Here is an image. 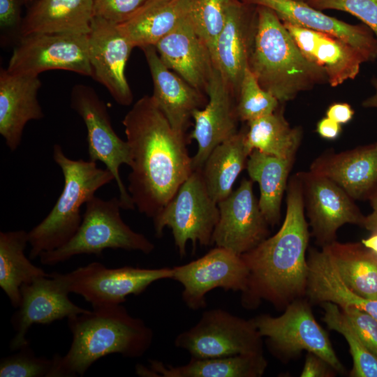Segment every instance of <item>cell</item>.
Segmentation results:
<instances>
[{
    "instance_id": "obj_1",
    "label": "cell",
    "mask_w": 377,
    "mask_h": 377,
    "mask_svg": "<svg viewBox=\"0 0 377 377\" xmlns=\"http://www.w3.org/2000/svg\"><path fill=\"white\" fill-rule=\"evenodd\" d=\"M122 124L130 147L128 191L139 212L152 219L193 171L186 147L151 96L138 100Z\"/></svg>"
},
{
    "instance_id": "obj_2",
    "label": "cell",
    "mask_w": 377,
    "mask_h": 377,
    "mask_svg": "<svg viewBox=\"0 0 377 377\" xmlns=\"http://www.w3.org/2000/svg\"><path fill=\"white\" fill-rule=\"evenodd\" d=\"M286 190V212L280 229L241 256L249 269L241 296L245 309H256L266 301L284 310L294 300L306 297L310 234L299 173L290 178Z\"/></svg>"
},
{
    "instance_id": "obj_3",
    "label": "cell",
    "mask_w": 377,
    "mask_h": 377,
    "mask_svg": "<svg viewBox=\"0 0 377 377\" xmlns=\"http://www.w3.org/2000/svg\"><path fill=\"white\" fill-rule=\"evenodd\" d=\"M67 319L72 342L64 355L52 357L50 377L83 376L96 361L110 354L140 357L153 341L152 330L121 304L92 307Z\"/></svg>"
},
{
    "instance_id": "obj_4",
    "label": "cell",
    "mask_w": 377,
    "mask_h": 377,
    "mask_svg": "<svg viewBox=\"0 0 377 377\" xmlns=\"http://www.w3.org/2000/svg\"><path fill=\"white\" fill-rule=\"evenodd\" d=\"M255 8L248 68L260 85L284 103L327 82L325 71L304 56L276 13L265 6Z\"/></svg>"
},
{
    "instance_id": "obj_5",
    "label": "cell",
    "mask_w": 377,
    "mask_h": 377,
    "mask_svg": "<svg viewBox=\"0 0 377 377\" xmlns=\"http://www.w3.org/2000/svg\"><path fill=\"white\" fill-rule=\"evenodd\" d=\"M52 157L61 170L64 187L50 213L28 232L31 260L68 242L82 222L81 207L100 188L114 180L107 168H98L95 161L67 157L58 144L53 146Z\"/></svg>"
},
{
    "instance_id": "obj_6",
    "label": "cell",
    "mask_w": 377,
    "mask_h": 377,
    "mask_svg": "<svg viewBox=\"0 0 377 377\" xmlns=\"http://www.w3.org/2000/svg\"><path fill=\"white\" fill-rule=\"evenodd\" d=\"M117 197L103 200L94 195L85 204L82 222L73 237L59 248L42 253L40 263L54 265L80 254L100 256L107 249L151 253L154 244L123 221Z\"/></svg>"
},
{
    "instance_id": "obj_7",
    "label": "cell",
    "mask_w": 377,
    "mask_h": 377,
    "mask_svg": "<svg viewBox=\"0 0 377 377\" xmlns=\"http://www.w3.org/2000/svg\"><path fill=\"white\" fill-rule=\"evenodd\" d=\"M270 352L281 361L296 357L304 350L313 353L339 374L345 369L333 349L327 332L316 321L306 297L289 304L279 316L261 314L252 318Z\"/></svg>"
},
{
    "instance_id": "obj_8",
    "label": "cell",
    "mask_w": 377,
    "mask_h": 377,
    "mask_svg": "<svg viewBox=\"0 0 377 377\" xmlns=\"http://www.w3.org/2000/svg\"><path fill=\"white\" fill-rule=\"evenodd\" d=\"M219 218L218 203L209 195L201 170H195L153 219L155 235L161 237L165 227L170 228L175 246L183 258L189 241L193 251L197 243L204 246L212 245Z\"/></svg>"
},
{
    "instance_id": "obj_9",
    "label": "cell",
    "mask_w": 377,
    "mask_h": 377,
    "mask_svg": "<svg viewBox=\"0 0 377 377\" xmlns=\"http://www.w3.org/2000/svg\"><path fill=\"white\" fill-rule=\"evenodd\" d=\"M263 339L253 319L213 309L203 312L199 321L179 334L174 343L193 357L211 358L263 353Z\"/></svg>"
},
{
    "instance_id": "obj_10",
    "label": "cell",
    "mask_w": 377,
    "mask_h": 377,
    "mask_svg": "<svg viewBox=\"0 0 377 377\" xmlns=\"http://www.w3.org/2000/svg\"><path fill=\"white\" fill-rule=\"evenodd\" d=\"M57 274L70 293L82 296L92 307H96L121 304L128 295L142 293L154 282L172 279V268H109L92 262Z\"/></svg>"
},
{
    "instance_id": "obj_11",
    "label": "cell",
    "mask_w": 377,
    "mask_h": 377,
    "mask_svg": "<svg viewBox=\"0 0 377 377\" xmlns=\"http://www.w3.org/2000/svg\"><path fill=\"white\" fill-rule=\"evenodd\" d=\"M71 106L85 124L89 160L103 163L113 175L121 209H134L133 201L119 175L121 165H131L130 147L114 131L105 104L94 89L77 84L71 91Z\"/></svg>"
},
{
    "instance_id": "obj_12",
    "label": "cell",
    "mask_w": 377,
    "mask_h": 377,
    "mask_svg": "<svg viewBox=\"0 0 377 377\" xmlns=\"http://www.w3.org/2000/svg\"><path fill=\"white\" fill-rule=\"evenodd\" d=\"M6 69L37 75L46 71L64 70L92 77L88 34L40 33L22 36Z\"/></svg>"
},
{
    "instance_id": "obj_13",
    "label": "cell",
    "mask_w": 377,
    "mask_h": 377,
    "mask_svg": "<svg viewBox=\"0 0 377 377\" xmlns=\"http://www.w3.org/2000/svg\"><path fill=\"white\" fill-rule=\"evenodd\" d=\"M172 268V279L182 285V300L192 310L206 307V295L214 288L244 292L249 277L241 256L218 246L195 260Z\"/></svg>"
},
{
    "instance_id": "obj_14",
    "label": "cell",
    "mask_w": 377,
    "mask_h": 377,
    "mask_svg": "<svg viewBox=\"0 0 377 377\" xmlns=\"http://www.w3.org/2000/svg\"><path fill=\"white\" fill-rule=\"evenodd\" d=\"M253 182L243 179L237 188L218 202L219 218L212 245L242 256L269 237V225L253 193Z\"/></svg>"
},
{
    "instance_id": "obj_15",
    "label": "cell",
    "mask_w": 377,
    "mask_h": 377,
    "mask_svg": "<svg viewBox=\"0 0 377 377\" xmlns=\"http://www.w3.org/2000/svg\"><path fill=\"white\" fill-rule=\"evenodd\" d=\"M298 173L309 226L319 245L323 247L335 241L337 230L344 224L362 227L365 216L338 184L310 170Z\"/></svg>"
},
{
    "instance_id": "obj_16",
    "label": "cell",
    "mask_w": 377,
    "mask_h": 377,
    "mask_svg": "<svg viewBox=\"0 0 377 377\" xmlns=\"http://www.w3.org/2000/svg\"><path fill=\"white\" fill-rule=\"evenodd\" d=\"M20 293V304L11 318L15 331L9 344L12 350L29 344L27 334L34 324L48 325L88 311L70 300V293L57 272L47 273L23 284Z\"/></svg>"
},
{
    "instance_id": "obj_17",
    "label": "cell",
    "mask_w": 377,
    "mask_h": 377,
    "mask_svg": "<svg viewBox=\"0 0 377 377\" xmlns=\"http://www.w3.org/2000/svg\"><path fill=\"white\" fill-rule=\"evenodd\" d=\"M134 46L119 24L94 16L88 34L89 59L92 77L103 85L115 101L130 105L133 94L125 70Z\"/></svg>"
},
{
    "instance_id": "obj_18",
    "label": "cell",
    "mask_w": 377,
    "mask_h": 377,
    "mask_svg": "<svg viewBox=\"0 0 377 377\" xmlns=\"http://www.w3.org/2000/svg\"><path fill=\"white\" fill-rule=\"evenodd\" d=\"M208 101L193 114L194 128L188 139L198 145L193 170H200L211 151L238 132L236 98L215 66L206 91Z\"/></svg>"
},
{
    "instance_id": "obj_19",
    "label": "cell",
    "mask_w": 377,
    "mask_h": 377,
    "mask_svg": "<svg viewBox=\"0 0 377 377\" xmlns=\"http://www.w3.org/2000/svg\"><path fill=\"white\" fill-rule=\"evenodd\" d=\"M154 47L168 68L206 94L216 65L209 47L188 15Z\"/></svg>"
},
{
    "instance_id": "obj_20",
    "label": "cell",
    "mask_w": 377,
    "mask_h": 377,
    "mask_svg": "<svg viewBox=\"0 0 377 377\" xmlns=\"http://www.w3.org/2000/svg\"><path fill=\"white\" fill-rule=\"evenodd\" d=\"M251 6L270 8L282 22L334 36L357 50L366 62L377 59V39L365 24H351L325 15L296 0H242Z\"/></svg>"
},
{
    "instance_id": "obj_21",
    "label": "cell",
    "mask_w": 377,
    "mask_h": 377,
    "mask_svg": "<svg viewBox=\"0 0 377 377\" xmlns=\"http://www.w3.org/2000/svg\"><path fill=\"white\" fill-rule=\"evenodd\" d=\"M142 50L152 78V98L172 128L186 137L193 114L205 107L208 101L207 95L168 68L154 46H147Z\"/></svg>"
},
{
    "instance_id": "obj_22",
    "label": "cell",
    "mask_w": 377,
    "mask_h": 377,
    "mask_svg": "<svg viewBox=\"0 0 377 377\" xmlns=\"http://www.w3.org/2000/svg\"><path fill=\"white\" fill-rule=\"evenodd\" d=\"M41 82L37 75L0 73V134L11 151L20 145L26 124L44 117L38 99Z\"/></svg>"
},
{
    "instance_id": "obj_23",
    "label": "cell",
    "mask_w": 377,
    "mask_h": 377,
    "mask_svg": "<svg viewBox=\"0 0 377 377\" xmlns=\"http://www.w3.org/2000/svg\"><path fill=\"white\" fill-rule=\"evenodd\" d=\"M251 7L242 1L234 0L214 52V64L236 99L248 68L253 38L255 13L251 15Z\"/></svg>"
},
{
    "instance_id": "obj_24",
    "label": "cell",
    "mask_w": 377,
    "mask_h": 377,
    "mask_svg": "<svg viewBox=\"0 0 377 377\" xmlns=\"http://www.w3.org/2000/svg\"><path fill=\"white\" fill-rule=\"evenodd\" d=\"M283 23L304 56L325 71L331 87L355 79L366 62L357 50L334 36Z\"/></svg>"
},
{
    "instance_id": "obj_25",
    "label": "cell",
    "mask_w": 377,
    "mask_h": 377,
    "mask_svg": "<svg viewBox=\"0 0 377 377\" xmlns=\"http://www.w3.org/2000/svg\"><path fill=\"white\" fill-rule=\"evenodd\" d=\"M310 171L338 184L354 200L369 199L377 190V143L318 157Z\"/></svg>"
},
{
    "instance_id": "obj_26",
    "label": "cell",
    "mask_w": 377,
    "mask_h": 377,
    "mask_svg": "<svg viewBox=\"0 0 377 377\" xmlns=\"http://www.w3.org/2000/svg\"><path fill=\"white\" fill-rule=\"evenodd\" d=\"M149 367L137 364V375L148 377H261L267 367L263 353L220 357H191L185 364L174 367L149 360Z\"/></svg>"
},
{
    "instance_id": "obj_27",
    "label": "cell",
    "mask_w": 377,
    "mask_h": 377,
    "mask_svg": "<svg viewBox=\"0 0 377 377\" xmlns=\"http://www.w3.org/2000/svg\"><path fill=\"white\" fill-rule=\"evenodd\" d=\"M308 278L306 297L311 303L332 302L340 308L355 306L377 320V300L362 297L341 279L327 253L311 249L307 257Z\"/></svg>"
},
{
    "instance_id": "obj_28",
    "label": "cell",
    "mask_w": 377,
    "mask_h": 377,
    "mask_svg": "<svg viewBox=\"0 0 377 377\" xmlns=\"http://www.w3.org/2000/svg\"><path fill=\"white\" fill-rule=\"evenodd\" d=\"M94 0H37L21 27V36L40 33L89 34Z\"/></svg>"
},
{
    "instance_id": "obj_29",
    "label": "cell",
    "mask_w": 377,
    "mask_h": 377,
    "mask_svg": "<svg viewBox=\"0 0 377 377\" xmlns=\"http://www.w3.org/2000/svg\"><path fill=\"white\" fill-rule=\"evenodd\" d=\"M192 2L193 0H149L119 26L134 47L154 46L188 14Z\"/></svg>"
},
{
    "instance_id": "obj_30",
    "label": "cell",
    "mask_w": 377,
    "mask_h": 377,
    "mask_svg": "<svg viewBox=\"0 0 377 377\" xmlns=\"http://www.w3.org/2000/svg\"><path fill=\"white\" fill-rule=\"evenodd\" d=\"M246 129L217 145L200 169L207 190L217 203L230 194L235 180L246 168L250 153L245 144Z\"/></svg>"
},
{
    "instance_id": "obj_31",
    "label": "cell",
    "mask_w": 377,
    "mask_h": 377,
    "mask_svg": "<svg viewBox=\"0 0 377 377\" xmlns=\"http://www.w3.org/2000/svg\"><path fill=\"white\" fill-rule=\"evenodd\" d=\"M294 161L268 155L256 149L249 156L246 168L250 179L259 185V206L271 226L280 221L282 198Z\"/></svg>"
},
{
    "instance_id": "obj_32",
    "label": "cell",
    "mask_w": 377,
    "mask_h": 377,
    "mask_svg": "<svg viewBox=\"0 0 377 377\" xmlns=\"http://www.w3.org/2000/svg\"><path fill=\"white\" fill-rule=\"evenodd\" d=\"M346 286L365 298L377 300V257L360 243L336 240L322 247Z\"/></svg>"
},
{
    "instance_id": "obj_33",
    "label": "cell",
    "mask_w": 377,
    "mask_h": 377,
    "mask_svg": "<svg viewBox=\"0 0 377 377\" xmlns=\"http://www.w3.org/2000/svg\"><path fill=\"white\" fill-rule=\"evenodd\" d=\"M27 244L24 230L0 232V287L15 309L20 304L21 286L47 274L25 256Z\"/></svg>"
},
{
    "instance_id": "obj_34",
    "label": "cell",
    "mask_w": 377,
    "mask_h": 377,
    "mask_svg": "<svg viewBox=\"0 0 377 377\" xmlns=\"http://www.w3.org/2000/svg\"><path fill=\"white\" fill-rule=\"evenodd\" d=\"M246 147L283 158L295 159L301 144L302 131L291 127L279 108L273 113L247 122Z\"/></svg>"
},
{
    "instance_id": "obj_35",
    "label": "cell",
    "mask_w": 377,
    "mask_h": 377,
    "mask_svg": "<svg viewBox=\"0 0 377 377\" xmlns=\"http://www.w3.org/2000/svg\"><path fill=\"white\" fill-rule=\"evenodd\" d=\"M324 310L323 320L327 327L346 340L353 358L352 377H377V357L366 347L340 307L332 302L320 304Z\"/></svg>"
},
{
    "instance_id": "obj_36",
    "label": "cell",
    "mask_w": 377,
    "mask_h": 377,
    "mask_svg": "<svg viewBox=\"0 0 377 377\" xmlns=\"http://www.w3.org/2000/svg\"><path fill=\"white\" fill-rule=\"evenodd\" d=\"M234 0H193L188 18L214 57L217 38L224 27ZM214 59V58H213Z\"/></svg>"
},
{
    "instance_id": "obj_37",
    "label": "cell",
    "mask_w": 377,
    "mask_h": 377,
    "mask_svg": "<svg viewBox=\"0 0 377 377\" xmlns=\"http://www.w3.org/2000/svg\"><path fill=\"white\" fill-rule=\"evenodd\" d=\"M279 101L265 90L247 68L242 77L236 99L239 121L249 122L270 114L279 108Z\"/></svg>"
},
{
    "instance_id": "obj_38",
    "label": "cell",
    "mask_w": 377,
    "mask_h": 377,
    "mask_svg": "<svg viewBox=\"0 0 377 377\" xmlns=\"http://www.w3.org/2000/svg\"><path fill=\"white\" fill-rule=\"evenodd\" d=\"M19 352L1 358V377H50L53 368V359L38 357L26 345Z\"/></svg>"
},
{
    "instance_id": "obj_39",
    "label": "cell",
    "mask_w": 377,
    "mask_h": 377,
    "mask_svg": "<svg viewBox=\"0 0 377 377\" xmlns=\"http://www.w3.org/2000/svg\"><path fill=\"white\" fill-rule=\"evenodd\" d=\"M306 3L319 10H337L354 15L377 39V0H307Z\"/></svg>"
},
{
    "instance_id": "obj_40",
    "label": "cell",
    "mask_w": 377,
    "mask_h": 377,
    "mask_svg": "<svg viewBox=\"0 0 377 377\" xmlns=\"http://www.w3.org/2000/svg\"><path fill=\"white\" fill-rule=\"evenodd\" d=\"M149 1L94 0V14L119 24L128 20Z\"/></svg>"
},
{
    "instance_id": "obj_41",
    "label": "cell",
    "mask_w": 377,
    "mask_h": 377,
    "mask_svg": "<svg viewBox=\"0 0 377 377\" xmlns=\"http://www.w3.org/2000/svg\"><path fill=\"white\" fill-rule=\"evenodd\" d=\"M366 347L377 357V320L355 306L340 308Z\"/></svg>"
},
{
    "instance_id": "obj_42",
    "label": "cell",
    "mask_w": 377,
    "mask_h": 377,
    "mask_svg": "<svg viewBox=\"0 0 377 377\" xmlns=\"http://www.w3.org/2000/svg\"><path fill=\"white\" fill-rule=\"evenodd\" d=\"M337 371L325 360L313 353L308 352L305 358L302 377H332Z\"/></svg>"
},
{
    "instance_id": "obj_43",
    "label": "cell",
    "mask_w": 377,
    "mask_h": 377,
    "mask_svg": "<svg viewBox=\"0 0 377 377\" xmlns=\"http://www.w3.org/2000/svg\"><path fill=\"white\" fill-rule=\"evenodd\" d=\"M20 18L18 0H0V25L3 29L15 27Z\"/></svg>"
},
{
    "instance_id": "obj_44",
    "label": "cell",
    "mask_w": 377,
    "mask_h": 377,
    "mask_svg": "<svg viewBox=\"0 0 377 377\" xmlns=\"http://www.w3.org/2000/svg\"><path fill=\"white\" fill-rule=\"evenodd\" d=\"M354 113L353 109L348 103H334L328 107L326 117L341 125L350 121Z\"/></svg>"
},
{
    "instance_id": "obj_45",
    "label": "cell",
    "mask_w": 377,
    "mask_h": 377,
    "mask_svg": "<svg viewBox=\"0 0 377 377\" xmlns=\"http://www.w3.org/2000/svg\"><path fill=\"white\" fill-rule=\"evenodd\" d=\"M316 132L324 139L335 140L341 134V125L325 117L318 122Z\"/></svg>"
},
{
    "instance_id": "obj_46",
    "label": "cell",
    "mask_w": 377,
    "mask_h": 377,
    "mask_svg": "<svg viewBox=\"0 0 377 377\" xmlns=\"http://www.w3.org/2000/svg\"><path fill=\"white\" fill-rule=\"evenodd\" d=\"M369 200L371 202L372 212L365 216L362 227L373 233L377 232V190Z\"/></svg>"
},
{
    "instance_id": "obj_47",
    "label": "cell",
    "mask_w": 377,
    "mask_h": 377,
    "mask_svg": "<svg viewBox=\"0 0 377 377\" xmlns=\"http://www.w3.org/2000/svg\"><path fill=\"white\" fill-rule=\"evenodd\" d=\"M361 243L377 257V232L371 233L367 238L362 239Z\"/></svg>"
},
{
    "instance_id": "obj_48",
    "label": "cell",
    "mask_w": 377,
    "mask_h": 377,
    "mask_svg": "<svg viewBox=\"0 0 377 377\" xmlns=\"http://www.w3.org/2000/svg\"><path fill=\"white\" fill-rule=\"evenodd\" d=\"M372 84L375 89V93L362 102V106L364 108H377V78L372 80Z\"/></svg>"
},
{
    "instance_id": "obj_49",
    "label": "cell",
    "mask_w": 377,
    "mask_h": 377,
    "mask_svg": "<svg viewBox=\"0 0 377 377\" xmlns=\"http://www.w3.org/2000/svg\"><path fill=\"white\" fill-rule=\"evenodd\" d=\"M296 1H304V2H306L307 0H296Z\"/></svg>"
},
{
    "instance_id": "obj_50",
    "label": "cell",
    "mask_w": 377,
    "mask_h": 377,
    "mask_svg": "<svg viewBox=\"0 0 377 377\" xmlns=\"http://www.w3.org/2000/svg\"><path fill=\"white\" fill-rule=\"evenodd\" d=\"M30 1V0H29Z\"/></svg>"
},
{
    "instance_id": "obj_51",
    "label": "cell",
    "mask_w": 377,
    "mask_h": 377,
    "mask_svg": "<svg viewBox=\"0 0 377 377\" xmlns=\"http://www.w3.org/2000/svg\"><path fill=\"white\" fill-rule=\"evenodd\" d=\"M377 143V142H376Z\"/></svg>"
}]
</instances>
